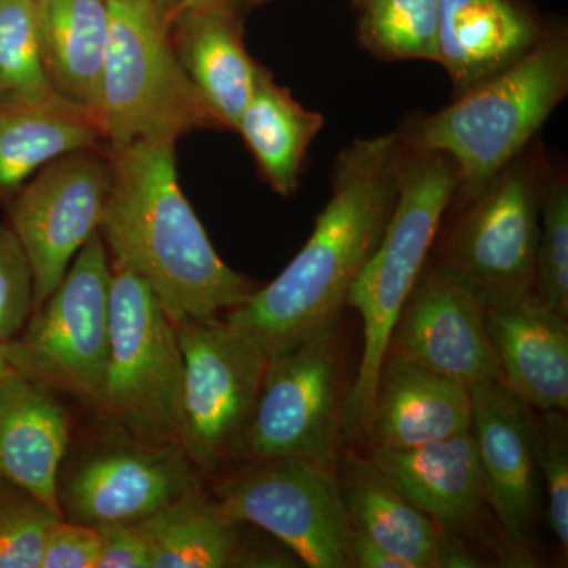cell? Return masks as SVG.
Segmentation results:
<instances>
[{"instance_id": "obj_1", "label": "cell", "mask_w": 568, "mask_h": 568, "mask_svg": "<svg viewBox=\"0 0 568 568\" xmlns=\"http://www.w3.org/2000/svg\"><path fill=\"white\" fill-rule=\"evenodd\" d=\"M402 142L395 134L355 141L339 153L332 196L308 242L282 274L227 312L267 358L338 320L375 252L398 194Z\"/></svg>"}, {"instance_id": "obj_2", "label": "cell", "mask_w": 568, "mask_h": 568, "mask_svg": "<svg viewBox=\"0 0 568 568\" xmlns=\"http://www.w3.org/2000/svg\"><path fill=\"white\" fill-rule=\"evenodd\" d=\"M110 200L100 234L114 260L151 287L166 315L205 320L257 290L223 263L179 185L175 141H138L108 152Z\"/></svg>"}, {"instance_id": "obj_3", "label": "cell", "mask_w": 568, "mask_h": 568, "mask_svg": "<svg viewBox=\"0 0 568 568\" xmlns=\"http://www.w3.org/2000/svg\"><path fill=\"white\" fill-rule=\"evenodd\" d=\"M457 189V166L450 156L418 151L402 142L394 211L347 295L346 305L357 310L364 324V351L353 386L343 399L342 436L361 432L392 331L424 271L440 220Z\"/></svg>"}, {"instance_id": "obj_4", "label": "cell", "mask_w": 568, "mask_h": 568, "mask_svg": "<svg viewBox=\"0 0 568 568\" xmlns=\"http://www.w3.org/2000/svg\"><path fill=\"white\" fill-rule=\"evenodd\" d=\"M567 88L566 44L538 41L517 63L463 92L458 102L418 119L403 144L450 156L465 203L521 155Z\"/></svg>"}, {"instance_id": "obj_5", "label": "cell", "mask_w": 568, "mask_h": 568, "mask_svg": "<svg viewBox=\"0 0 568 568\" xmlns=\"http://www.w3.org/2000/svg\"><path fill=\"white\" fill-rule=\"evenodd\" d=\"M110 33L93 118L110 148L223 129L183 70L153 0H108Z\"/></svg>"}, {"instance_id": "obj_6", "label": "cell", "mask_w": 568, "mask_h": 568, "mask_svg": "<svg viewBox=\"0 0 568 568\" xmlns=\"http://www.w3.org/2000/svg\"><path fill=\"white\" fill-rule=\"evenodd\" d=\"M182 375L173 320L140 275L112 260L110 358L93 413L136 435L181 444Z\"/></svg>"}, {"instance_id": "obj_7", "label": "cell", "mask_w": 568, "mask_h": 568, "mask_svg": "<svg viewBox=\"0 0 568 568\" xmlns=\"http://www.w3.org/2000/svg\"><path fill=\"white\" fill-rule=\"evenodd\" d=\"M110 339L111 263L102 234L95 233L50 297L33 310L21 334L9 342L10 361L59 395L95 410Z\"/></svg>"}, {"instance_id": "obj_8", "label": "cell", "mask_w": 568, "mask_h": 568, "mask_svg": "<svg viewBox=\"0 0 568 568\" xmlns=\"http://www.w3.org/2000/svg\"><path fill=\"white\" fill-rule=\"evenodd\" d=\"M70 444L58 478L63 519L100 528L138 523L204 487L181 444L136 435L121 425Z\"/></svg>"}, {"instance_id": "obj_9", "label": "cell", "mask_w": 568, "mask_h": 568, "mask_svg": "<svg viewBox=\"0 0 568 568\" xmlns=\"http://www.w3.org/2000/svg\"><path fill=\"white\" fill-rule=\"evenodd\" d=\"M182 439L196 469L216 476L239 462L267 355L227 321L182 320Z\"/></svg>"}, {"instance_id": "obj_10", "label": "cell", "mask_w": 568, "mask_h": 568, "mask_svg": "<svg viewBox=\"0 0 568 568\" xmlns=\"http://www.w3.org/2000/svg\"><path fill=\"white\" fill-rule=\"evenodd\" d=\"M343 399L335 320L267 358L239 462L294 457L335 470Z\"/></svg>"}, {"instance_id": "obj_11", "label": "cell", "mask_w": 568, "mask_h": 568, "mask_svg": "<svg viewBox=\"0 0 568 568\" xmlns=\"http://www.w3.org/2000/svg\"><path fill=\"white\" fill-rule=\"evenodd\" d=\"M231 518L291 549L304 567L353 568L335 470L294 457L245 463L213 488Z\"/></svg>"}, {"instance_id": "obj_12", "label": "cell", "mask_w": 568, "mask_h": 568, "mask_svg": "<svg viewBox=\"0 0 568 568\" xmlns=\"http://www.w3.org/2000/svg\"><path fill=\"white\" fill-rule=\"evenodd\" d=\"M544 193L540 170L521 153L463 203L443 265L481 304L532 293Z\"/></svg>"}, {"instance_id": "obj_13", "label": "cell", "mask_w": 568, "mask_h": 568, "mask_svg": "<svg viewBox=\"0 0 568 568\" xmlns=\"http://www.w3.org/2000/svg\"><path fill=\"white\" fill-rule=\"evenodd\" d=\"M112 185L111 163L99 149L52 160L7 203L33 280V310L62 282L74 256L100 233Z\"/></svg>"}, {"instance_id": "obj_14", "label": "cell", "mask_w": 568, "mask_h": 568, "mask_svg": "<svg viewBox=\"0 0 568 568\" xmlns=\"http://www.w3.org/2000/svg\"><path fill=\"white\" fill-rule=\"evenodd\" d=\"M388 353L467 388L504 383L484 304L444 265L422 271L396 320Z\"/></svg>"}, {"instance_id": "obj_15", "label": "cell", "mask_w": 568, "mask_h": 568, "mask_svg": "<svg viewBox=\"0 0 568 568\" xmlns=\"http://www.w3.org/2000/svg\"><path fill=\"white\" fill-rule=\"evenodd\" d=\"M478 458L487 478L489 508L515 547H525L540 497L538 420L532 406L500 381L469 387Z\"/></svg>"}, {"instance_id": "obj_16", "label": "cell", "mask_w": 568, "mask_h": 568, "mask_svg": "<svg viewBox=\"0 0 568 568\" xmlns=\"http://www.w3.org/2000/svg\"><path fill=\"white\" fill-rule=\"evenodd\" d=\"M469 388L387 353L362 428L372 450H409L470 432Z\"/></svg>"}, {"instance_id": "obj_17", "label": "cell", "mask_w": 568, "mask_h": 568, "mask_svg": "<svg viewBox=\"0 0 568 568\" xmlns=\"http://www.w3.org/2000/svg\"><path fill=\"white\" fill-rule=\"evenodd\" d=\"M62 395L11 368L0 379V478L58 514V478L73 439Z\"/></svg>"}, {"instance_id": "obj_18", "label": "cell", "mask_w": 568, "mask_h": 568, "mask_svg": "<svg viewBox=\"0 0 568 568\" xmlns=\"http://www.w3.org/2000/svg\"><path fill=\"white\" fill-rule=\"evenodd\" d=\"M504 384L528 405L568 409L567 317L536 291L484 305Z\"/></svg>"}, {"instance_id": "obj_19", "label": "cell", "mask_w": 568, "mask_h": 568, "mask_svg": "<svg viewBox=\"0 0 568 568\" xmlns=\"http://www.w3.org/2000/svg\"><path fill=\"white\" fill-rule=\"evenodd\" d=\"M372 459L440 529L469 541L489 508L487 478L470 432L409 450L375 448Z\"/></svg>"}, {"instance_id": "obj_20", "label": "cell", "mask_w": 568, "mask_h": 568, "mask_svg": "<svg viewBox=\"0 0 568 568\" xmlns=\"http://www.w3.org/2000/svg\"><path fill=\"white\" fill-rule=\"evenodd\" d=\"M224 0H196L168 21L183 70L223 129L237 130L260 65L246 51L241 28Z\"/></svg>"}, {"instance_id": "obj_21", "label": "cell", "mask_w": 568, "mask_h": 568, "mask_svg": "<svg viewBox=\"0 0 568 568\" xmlns=\"http://www.w3.org/2000/svg\"><path fill=\"white\" fill-rule=\"evenodd\" d=\"M537 43L536 22L508 0H440L436 62L459 93L514 65Z\"/></svg>"}, {"instance_id": "obj_22", "label": "cell", "mask_w": 568, "mask_h": 568, "mask_svg": "<svg viewBox=\"0 0 568 568\" xmlns=\"http://www.w3.org/2000/svg\"><path fill=\"white\" fill-rule=\"evenodd\" d=\"M335 476L351 528L413 568H437L444 530L372 458L345 452L336 462Z\"/></svg>"}, {"instance_id": "obj_23", "label": "cell", "mask_w": 568, "mask_h": 568, "mask_svg": "<svg viewBox=\"0 0 568 568\" xmlns=\"http://www.w3.org/2000/svg\"><path fill=\"white\" fill-rule=\"evenodd\" d=\"M102 141L92 112L59 93L43 102L0 103V204L52 160Z\"/></svg>"}, {"instance_id": "obj_24", "label": "cell", "mask_w": 568, "mask_h": 568, "mask_svg": "<svg viewBox=\"0 0 568 568\" xmlns=\"http://www.w3.org/2000/svg\"><path fill=\"white\" fill-rule=\"evenodd\" d=\"M44 65L54 91L95 111L108 33V0H37Z\"/></svg>"}, {"instance_id": "obj_25", "label": "cell", "mask_w": 568, "mask_h": 568, "mask_svg": "<svg viewBox=\"0 0 568 568\" xmlns=\"http://www.w3.org/2000/svg\"><path fill=\"white\" fill-rule=\"evenodd\" d=\"M151 568H226L241 545V523L204 487L138 521Z\"/></svg>"}, {"instance_id": "obj_26", "label": "cell", "mask_w": 568, "mask_h": 568, "mask_svg": "<svg viewBox=\"0 0 568 568\" xmlns=\"http://www.w3.org/2000/svg\"><path fill=\"white\" fill-rule=\"evenodd\" d=\"M323 125V115L305 110L267 71L257 69L237 132L276 193L290 196L295 192L306 149Z\"/></svg>"}, {"instance_id": "obj_27", "label": "cell", "mask_w": 568, "mask_h": 568, "mask_svg": "<svg viewBox=\"0 0 568 568\" xmlns=\"http://www.w3.org/2000/svg\"><path fill=\"white\" fill-rule=\"evenodd\" d=\"M54 93L37 0H0V103L43 102Z\"/></svg>"}, {"instance_id": "obj_28", "label": "cell", "mask_w": 568, "mask_h": 568, "mask_svg": "<svg viewBox=\"0 0 568 568\" xmlns=\"http://www.w3.org/2000/svg\"><path fill=\"white\" fill-rule=\"evenodd\" d=\"M440 0H366L362 37L386 59H437Z\"/></svg>"}, {"instance_id": "obj_29", "label": "cell", "mask_w": 568, "mask_h": 568, "mask_svg": "<svg viewBox=\"0 0 568 568\" xmlns=\"http://www.w3.org/2000/svg\"><path fill=\"white\" fill-rule=\"evenodd\" d=\"M61 514L0 478V568H40L44 538Z\"/></svg>"}, {"instance_id": "obj_30", "label": "cell", "mask_w": 568, "mask_h": 568, "mask_svg": "<svg viewBox=\"0 0 568 568\" xmlns=\"http://www.w3.org/2000/svg\"><path fill=\"white\" fill-rule=\"evenodd\" d=\"M536 286L538 297L568 316V190L566 182L545 186L538 234Z\"/></svg>"}, {"instance_id": "obj_31", "label": "cell", "mask_w": 568, "mask_h": 568, "mask_svg": "<svg viewBox=\"0 0 568 568\" xmlns=\"http://www.w3.org/2000/svg\"><path fill=\"white\" fill-rule=\"evenodd\" d=\"M537 458L548 491V518L564 552L568 548V425L562 410H545L537 426Z\"/></svg>"}, {"instance_id": "obj_32", "label": "cell", "mask_w": 568, "mask_h": 568, "mask_svg": "<svg viewBox=\"0 0 568 568\" xmlns=\"http://www.w3.org/2000/svg\"><path fill=\"white\" fill-rule=\"evenodd\" d=\"M32 306L31 265L9 224H0V342L21 334Z\"/></svg>"}, {"instance_id": "obj_33", "label": "cell", "mask_w": 568, "mask_h": 568, "mask_svg": "<svg viewBox=\"0 0 568 568\" xmlns=\"http://www.w3.org/2000/svg\"><path fill=\"white\" fill-rule=\"evenodd\" d=\"M99 529L59 518L44 538L40 568H99Z\"/></svg>"}, {"instance_id": "obj_34", "label": "cell", "mask_w": 568, "mask_h": 568, "mask_svg": "<svg viewBox=\"0 0 568 568\" xmlns=\"http://www.w3.org/2000/svg\"><path fill=\"white\" fill-rule=\"evenodd\" d=\"M99 568H151V552L138 523L100 526Z\"/></svg>"}, {"instance_id": "obj_35", "label": "cell", "mask_w": 568, "mask_h": 568, "mask_svg": "<svg viewBox=\"0 0 568 568\" xmlns=\"http://www.w3.org/2000/svg\"><path fill=\"white\" fill-rule=\"evenodd\" d=\"M234 568H293L304 567L302 560L284 547L282 541L265 544V541H246L242 538L235 552Z\"/></svg>"}, {"instance_id": "obj_36", "label": "cell", "mask_w": 568, "mask_h": 568, "mask_svg": "<svg viewBox=\"0 0 568 568\" xmlns=\"http://www.w3.org/2000/svg\"><path fill=\"white\" fill-rule=\"evenodd\" d=\"M351 566L357 568H413L406 560L392 555L387 549L377 545L365 534L351 528L349 544Z\"/></svg>"}, {"instance_id": "obj_37", "label": "cell", "mask_w": 568, "mask_h": 568, "mask_svg": "<svg viewBox=\"0 0 568 568\" xmlns=\"http://www.w3.org/2000/svg\"><path fill=\"white\" fill-rule=\"evenodd\" d=\"M484 567L478 558L476 549L470 547L469 541L444 530L440 541L439 556H437V568H473Z\"/></svg>"}, {"instance_id": "obj_38", "label": "cell", "mask_w": 568, "mask_h": 568, "mask_svg": "<svg viewBox=\"0 0 568 568\" xmlns=\"http://www.w3.org/2000/svg\"><path fill=\"white\" fill-rule=\"evenodd\" d=\"M182 0H153V3H155L156 10L160 11V14H162L164 21H170V18L173 17V13L175 9H178L179 3H181Z\"/></svg>"}, {"instance_id": "obj_39", "label": "cell", "mask_w": 568, "mask_h": 568, "mask_svg": "<svg viewBox=\"0 0 568 568\" xmlns=\"http://www.w3.org/2000/svg\"><path fill=\"white\" fill-rule=\"evenodd\" d=\"M9 343L0 342V379L11 368Z\"/></svg>"}]
</instances>
